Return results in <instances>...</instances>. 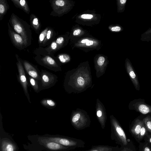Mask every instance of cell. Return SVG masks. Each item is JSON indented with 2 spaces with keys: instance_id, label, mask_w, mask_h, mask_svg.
<instances>
[{
  "instance_id": "6da1fadb",
  "label": "cell",
  "mask_w": 151,
  "mask_h": 151,
  "mask_svg": "<svg viewBox=\"0 0 151 151\" xmlns=\"http://www.w3.org/2000/svg\"><path fill=\"white\" fill-rule=\"evenodd\" d=\"M9 23L13 29L23 38L26 48L31 44V26L14 13L12 14Z\"/></svg>"
},
{
  "instance_id": "7a4b0ae2",
  "label": "cell",
  "mask_w": 151,
  "mask_h": 151,
  "mask_svg": "<svg viewBox=\"0 0 151 151\" xmlns=\"http://www.w3.org/2000/svg\"><path fill=\"white\" fill-rule=\"evenodd\" d=\"M36 55L35 59L40 65L53 71L59 70V66L55 60L49 55L44 48L40 47L34 51Z\"/></svg>"
},
{
  "instance_id": "3957f363",
  "label": "cell",
  "mask_w": 151,
  "mask_h": 151,
  "mask_svg": "<svg viewBox=\"0 0 151 151\" xmlns=\"http://www.w3.org/2000/svg\"><path fill=\"white\" fill-rule=\"evenodd\" d=\"M46 140L53 141L63 146L77 148H83L85 143L83 140L68 137L60 136L42 137Z\"/></svg>"
},
{
  "instance_id": "277c9868",
  "label": "cell",
  "mask_w": 151,
  "mask_h": 151,
  "mask_svg": "<svg viewBox=\"0 0 151 151\" xmlns=\"http://www.w3.org/2000/svg\"><path fill=\"white\" fill-rule=\"evenodd\" d=\"M111 138L121 146L127 145L128 143L125 132L119 124L115 120L112 122Z\"/></svg>"
},
{
  "instance_id": "5b68a950",
  "label": "cell",
  "mask_w": 151,
  "mask_h": 151,
  "mask_svg": "<svg viewBox=\"0 0 151 151\" xmlns=\"http://www.w3.org/2000/svg\"><path fill=\"white\" fill-rule=\"evenodd\" d=\"M129 107V109L135 110L143 114H151V105L146 104L143 99L139 98L131 101Z\"/></svg>"
},
{
  "instance_id": "8992f818",
  "label": "cell",
  "mask_w": 151,
  "mask_h": 151,
  "mask_svg": "<svg viewBox=\"0 0 151 151\" xmlns=\"http://www.w3.org/2000/svg\"><path fill=\"white\" fill-rule=\"evenodd\" d=\"M41 84L40 90L48 89L53 86L57 82L56 76L46 70H42L40 73Z\"/></svg>"
},
{
  "instance_id": "52a82bcc",
  "label": "cell",
  "mask_w": 151,
  "mask_h": 151,
  "mask_svg": "<svg viewBox=\"0 0 151 151\" xmlns=\"http://www.w3.org/2000/svg\"><path fill=\"white\" fill-rule=\"evenodd\" d=\"M15 56L17 60L16 64L19 73V81L23 88L25 95L29 101L31 103V102L27 89L28 83L24 67L18 55L16 54Z\"/></svg>"
},
{
  "instance_id": "ba28073f",
  "label": "cell",
  "mask_w": 151,
  "mask_h": 151,
  "mask_svg": "<svg viewBox=\"0 0 151 151\" xmlns=\"http://www.w3.org/2000/svg\"><path fill=\"white\" fill-rule=\"evenodd\" d=\"M7 25L9 36L13 45L19 50L24 49L26 47L22 37L13 29L9 22Z\"/></svg>"
},
{
  "instance_id": "9c48e42d",
  "label": "cell",
  "mask_w": 151,
  "mask_h": 151,
  "mask_svg": "<svg viewBox=\"0 0 151 151\" xmlns=\"http://www.w3.org/2000/svg\"><path fill=\"white\" fill-rule=\"evenodd\" d=\"M40 143L48 149L54 151H69L75 149L76 148L66 147L56 142L46 140L42 137L39 139Z\"/></svg>"
},
{
  "instance_id": "30bf717a",
  "label": "cell",
  "mask_w": 151,
  "mask_h": 151,
  "mask_svg": "<svg viewBox=\"0 0 151 151\" xmlns=\"http://www.w3.org/2000/svg\"><path fill=\"white\" fill-rule=\"evenodd\" d=\"M52 9L50 14V16L53 17H60L65 11L66 2L63 0H50L49 1Z\"/></svg>"
},
{
  "instance_id": "8fae6325",
  "label": "cell",
  "mask_w": 151,
  "mask_h": 151,
  "mask_svg": "<svg viewBox=\"0 0 151 151\" xmlns=\"http://www.w3.org/2000/svg\"><path fill=\"white\" fill-rule=\"evenodd\" d=\"M126 67L127 72L135 89L136 90L139 91L140 86L137 76L131 63L128 59L126 60Z\"/></svg>"
},
{
  "instance_id": "7c38bea8",
  "label": "cell",
  "mask_w": 151,
  "mask_h": 151,
  "mask_svg": "<svg viewBox=\"0 0 151 151\" xmlns=\"http://www.w3.org/2000/svg\"><path fill=\"white\" fill-rule=\"evenodd\" d=\"M21 60L25 69L30 77L38 81H40V72H39L35 67L29 62L25 60Z\"/></svg>"
},
{
  "instance_id": "4fadbf2b",
  "label": "cell",
  "mask_w": 151,
  "mask_h": 151,
  "mask_svg": "<svg viewBox=\"0 0 151 151\" xmlns=\"http://www.w3.org/2000/svg\"><path fill=\"white\" fill-rule=\"evenodd\" d=\"M119 147L118 146H113L107 145H99L92 146L88 150L78 151H116Z\"/></svg>"
},
{
  "instance_id": "5bb4252c",
  "label": "cell",
  "mask_w": 151,
  "mask_h": 151,
  "mask_svg": "<svg viewBox=\"0 0 151 151\" xmlns=\"http://www.w3.org/2000/svg\"><path fill=\"white\" fill-rule=\"evenodd\" d=\"M29 20L31 27L37 33H38L41 27L39 18L34 14H32L30 16Z\"/></svg>"
},
{
  "instance_id": "9a60e30c",
  "label": "cell",
  "mask_w": 151,
  "mask_h": 151,
  "mask_svg": "<svg viewBox=\"0 0 151 151\" xmlns=\"http://www.w3.org/2000/svg\"><path fill=\"white\" fill-rule=\"evenodd\" d=\"M56 34L54 29L49 27L45 39L40 47H44L47 45L48 46L55 40Z\"/></svg>"
},
{
  "instance_id": "2e32d148",
  "label": "cell",
  "mask_w": 151,
  "mask_h": 151,
  "mask_svg": "<svg viewBox=\"0 0 151 151\" xmlns=\"http://www.w3.org/2000/svg\"><path fill=\"white\" fill-rule=\"evenodd\" d=\"M143 124L142 120L137 119L131 128L130 132L137 139Z\"/></svg>"
},
{
  "instance_id": "e0dca14e",
  "label": "cell",
  "mask_w": 151,
  "mask_h": 151,
  "mask_svg": "<svg viewBox=\"0 0 151 151\" xmlns=\"http://www.w3.org/2000/svg\"><path fill=\"white\" fill-rule=\"evenodd\" d=\"M17 8L22 10L25 13L29 14L30 9L26 1L25 0H11Z\"/></svg>"
},
{
  "instance_id": "ac0fdd59",
  "label": "cell",
  "mask_w": 151,
  "mask_h": 151,
  "mask_svg": "<svg viewBox=\"0 0 151 151\" xmlns=\"http://www.w3.org/2000/svg\"><path fill=\"white\" fill-rule=\"evenodd\" d=\"M16 147L12 142L4 139L1 142V151H16Z\"/></svg>"
},
{
  "instance_id": "d6986e66",
  "label": "cell",
  "mask_w": 151,
  "mask_h": 151,
  "mask_svg": "<svg viewBox=\"0 0 151 151\" xmlns=\"http://www.w3.org/2000/svg\"><path fill=\"white\" fill-rule=\"evenodd\" d=\"M9 8V6L6 0H0V21L2 20L4 16Z\"/></svg>"
},
{
  "instance_id": "ffe728a7",
  "label": "cell",
  "mask_w": 151,
  "mask_h": 151,
  "mask_svg": "<svg viewBox=\"0 0 151 151\" xmlns=\"http://www.w3.org/2000/svg\"><path fill=\"white\" fill-rule=\"evenodd\" d=\"M44 49L49 54L52 55L53 53L59 50V48L55 40H54L48 47L44 48Z\"/></svg>"
},
{
  "instance_id": "44dd1931",
  "label": "cell",
  "mask_w": 151,
  "mask_h": 151,
  "mask_svg": "<svg viewBox=\"0 0 151 151\" xmlns=\"http://www.w3.org/2000/svg\"><path fill=\"white\" fill-rule=\"evenodd\" d=\"M42 105L48 108H54L56 106L55 102L50 99H44L40 101Z\"/></svg>"
},
{
  "instance_id": "7402d4cb",
  "label": "cell",
  "mask_w": 151,
  "mask_h": 151,
  "mask_svg": "<svg viewBox=\"0 0 151 151\" xmlns=\"http://www.w3.org/2000/svg\"><path fill=\"white\" fill-rule=\"evenodd\" d=\"M29 80L31 85L36 92L38 93L41 91L37 81L31 77H29Z\"/></svg>"
},
{
  "instance_id": "603a6c76",
  "label": "cell",
  "mask_w": 151,
  "mask_h": 151,
  "mask_svg": "<svg viewBox=\"0 0 151 151\" xmlns=\"http://www.w3.org/2000/svg\"><path fill=\"white\" fill-rule=\"evenodd\" d=\"M49 28V27H46L40 34L38 39V43L39 46H41L43 42L45 39Z\"/></svg>"
},
{
  "instance_id": "cb8c5ba5",
  "label": "cell",
  "mask_w": 151,
  "mask_h": 151,
  "mask_svg": "<svg viewBox=\"0 0 151 151\" xmlns=\"http://www.w3.org/2000/svg\"><path fill=\"white\" fill-rule=\"evenodd\" d=\"M141 40L143 41H151V27L142 34Z\"/></svg>"
},
{
  "instance_id": "d4e9b609",
  "label": "cell",
  "mask_w": 151,
  "mask_h": 151,
  "mask_svg": "<svg viewBox=\"0 0 151 151\" xmlns=\"http://www.w3.org/2000/svg\"><path fill=\"white\" fill-rule=\"evenodd\" d=\"M142 120L148 132L151 134V116L148 115Z\"/></svg>"
},
{
  "instance_id": "484cf974",
  "label": "cell",
  "mask_w": 151,
  "mask_h": 151,
  "mask_svg": "<svg viewBox=\"0 0 151 151\" xmlns=\"http://www.w3.org/2000/svg\"><path fill=\"white\" fill-rule=\"evenodd\" d=\"M147 132L148 131L143 123L141 129L138 139L139 140L142 139L145 135L147 134Z\"/></svg>"
},
{
  "instance_id": "4316f807",
  "label": "cell",
  "mask_w": 151,
  "mask_h": 151,
  "mask_svg": "<svg viewBox=\"0 0 151 151\" xmlns=\"http://www.w3.org/2000/svg\"><path fill=\"white\" fill-rule=\"evenodd\" d=\"M116 151H134L133 148L131 147L130 144L128 143V145L126 146H121Z\"/></svg>"
},
{
  "instance_id": "83f0119b",
  "label": "cell",
  "mask_w": 151,
  "mask_h": 151,
  "mask_svg": "<svg viewBox=\"0 0 151 151\" xmlns=\"http://www.w3.org/2000/svg\"><path fill=\"white\" fill-rule=\"evenodd\" d=\"M58 58L61 62L64 63L68 60L69 57L65 54H61L58 55Z\"/></svg>"
},
{
  "instance_id": "f1b7e54d",
  "label": "cell",
  "mask_w": 151,
  "mask_h": 151,
  "mask_svg": "<svg viewBox=\"0 0 151 151\" xmlns=\"http://www.w3.org/2000/svg\"><path fill=\"white\" fill-rule=\"evenodd\" d=\"M64 40V37L61 36L58 37L55 40L56 42L58 44L59 48L63 43Z\"/></svg>"
},
{
  "instance_id": "f546056e",
  "label": "cell",
  "mask_w": 151,
  "mask_h": 151,
  "mask_svg": "<svg viewBox=\"0 0 151 151\" xmlns=\"http://www.w3.org/2000/svg\"><path fill=\"white\" fill-rule=\"evenodd\" d=\"M105 60L104 57L103 56L100 57L98 59L97 63L99 66L102 65L104 64Z\"/></svg>"
},
{
  "instance_id": "4dcf8cb0",
  "label": "cell",
  "mask_w": 151,
  "mask_h": 151,
  "mask_svg": "<svg viewBox=\"0 0 151 151\" xmlns=\"http://www.w3.org/2000/svg\"><path fill=\"white\" fill-rule=\"evenodd\" d=\"M80 116V115L79 114H76L72 118V122L73 124L78 120Z\"/></svg>"
},
{
  "instance_id": "1f68e13d",
  "label": "cell",
  "mask_w": 151,
  "mask_h": 151,
  "mask_svg": "<svg viewBox=\"0 0 151 151\" xmlns=\"http://www.w3.org/2000/svg\"><path fill=\"white\" fill-rule=\"evenodd\" d=\"M93 16L91 14H83L81 16V17L84 19H91Z\"/></svg>"
},
{
  "instance_id": "d6a6232c",
  "label": "cell",
  "mask_w": 151,
  "mask_h": 151,
  "mask_svg": "<svg viewBox=\"0 0 151 151\" xmlns=\"http://www.w3.org/2000/svg\"><path fill=\"white\" fill-rule=\"evenodd\" d=\"M112 31L119 32L121 30V28L119 26H115L112 27L111 28Z\"/></svg>"
},
{
  "instance_id": "836d02e7",
  "label": "cell",
  "mask_w": 151,
  "mask_h": 151,
  "mask_svg": "<svg viewBox=\"0 0 151 151\" xmlns=\"http://www.w3.org/2000/svg\"><path fill=\"white\" fill-rule=\"evenodd\" d=\"M77 82L79 85H82L84 84V81L83 78L79 77L77 79Z\"/></svg>"
},
{
  "instance_id": "e575fe53",
  "label": "cell",
  "mask_w": 151,
  "mask_h": 151,
  "mask_svg": "<svg viewBox=\"0 0 151 151\" xmlns=\"http://www.w3.org/2000/svg\"><path fill=\"white\" fill-rule=\"evenodd\" d=\"M81 32V30L80 29H77L74 31L73 33V35H79Z\"/></svg>"
},
{
  "instance_id": "d590c367",
  "label": "cell",
  "mask_w": 151,
  "mask_h": 151,
  "mask_svg": "<svg viewBox=\"0 0 151 151\" xmlns=\"http://www.w3.org/2000/svg\"><path fill=\"white\" fill-rule=\"evenodd\" d=\"M143 151H151V149L149 147L146 145L143 148Z\"/></svg>"
},
{
  "instance_id": "8d00e7d4",
  "label": "cell",
  "mask_w": 151,
  "mask_h": 151,
  "mask_svg": "<svg viewBox=\"0 0 151 151\" xmlns=\"http://www.w3.org/2000/svg\"><path fill=\"white\" fill-rule=\"evenodd\" d=\"M93 41L92 40H89L87 42L86 44V46H90L93 45Z\"/></svg>"
},
{
  "instance_id": "74e56055",
  "label": "cell",
  "mask_w": 151,
  "mask_h": 151,
  "mask_svg": "<svg viewBox=\"0 0 151 151\" xmlns=\"http://www.w3.org/2000/svg\"><path fill=\"white\" fill-rule=\"evenodd\" d=\"M97 115L98 117H101L102 115V113L101 111L100 110L98 111L97 113Z\"/></svg>"
},
{
  "instance_id": "f35d334b",
  "label": "cell",
  "mask_w": 151,
  "mask_h": 151,
  "mask_svg": "<svg viewBox=\"0 0 151 151\" xmlns=\"http://www.w3.org/2000/svg\"><path fill=\"white\" fill-rule=\"evenodd\" d=\"M89 41V40H88V39H84V40H82L81 41V42L82 43H86L88 41Z\"/></svg>"
},
{
  "instance_id": "ab89813d",
  "label": "cell",
  "mask_w": 151,
  "mask_h": 151,
  "mask_svg": "<svg viewBox=\"0 0 151 151\" xmlns=\"http://www.w3.org/2000/svg\"><path fill=\"white\" fill-rule=\"evenodd\" d=\"M148 142L150 143H151V136L148 139Z\"/></svg>"
}]
</instances>
